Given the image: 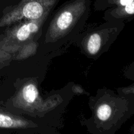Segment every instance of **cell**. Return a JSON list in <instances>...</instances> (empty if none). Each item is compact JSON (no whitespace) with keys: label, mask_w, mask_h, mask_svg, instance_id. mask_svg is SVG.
Masks as SVG:
<instances>
[{"label":"cell","mask_w":134,"mask_h":134,"mask_svg":"<svg viewBox=\"0 0 134 134\" xmlns=\"http://www.w3.org/2000/svg\"><path fill=\"white\" fill-rule=\"evenodd\" d=\"M39 28L38 24L31 22L21 26L17 31L16 36L20 41H25L32 34L37 31Z\"/></svg>","instance_id":"2"},{"label":"cell","mask_w":134,"mask_h":134,"mask_svg":"<svg viewBox=\"0 0 134 134\" xmlns=\"http://www.w3.org/2000/svg\"><path fill=\"white\" fill-rule=\"evenodd\" d=\"M134 0H119V3H118V5H119L120 7H124L128 5V4H130Z\"/></svg>","instance_id":"7"},{"label":"cell","mask_w":134,"mask_h":134,"mask_svg":"<svg viewBox=\"0 0 134 134\" xmlns=\"http://www.w3.org/2000/svg\"><path fill=\"white\" fill-rule=\"evenodd\" d=\"M102 39L99 35L94 34L90 37L87 43V48L91 54H96L101 47Z\"/></svg>","instance_id":"3"},{"label":"cell","mask_w":134,"mask_h":134,"mask_svg":"<svg viewBox=\"0 0 134 134\" xmlns=\"http://www.w3.org/2000/svg\"><path fill=\"white\" fill-rule=\"evenodd\" d=\"M26 123L21 120L13 118L7 114L0 113V128H13L25 126Z\"/></svg>","instance_id":"1"},{"label":"cell","mask_w":134,"mask_h":134,"mask_svg":"<svg viewBox=\"0 0 134 134\" xmlns=\"http://www.w3.org/2000/svg\"><path fill=\"white\" fill-rule=\"evenodd\" d=\"M112 113L111 107L107 104L101 105L97 110V116L99 120L105 121L108 120Z\"/></svg>","instance_id":"5"},{"label":"cell","mask_w":134,"mask_h":134,"mask_svg":"<svg viewBox=\"0 0 134 134\" xmlns=\"http://www.w3.org/2000/svg\"><path fill=\"white\" fill-rule=\"evenodd\" d=\"M116 11L121 16H134V1L126 6L120 7Z\"/></svg>","instance_id":"6"},{"label":"cell","mask_w":134,"mask_h":134,"mask_svg":"<svg viewBox=\"0 0 134 134\" xmlns=\"http://www.w3.org/2000/svg\"><path fill=\"white\" fill-rule=\"evenodd\" d=\"M38 96L36 86L33 84L27 85L23 89V97L27 103H34Z\"/></svg>","instance_id":"4"}]
</instances>
